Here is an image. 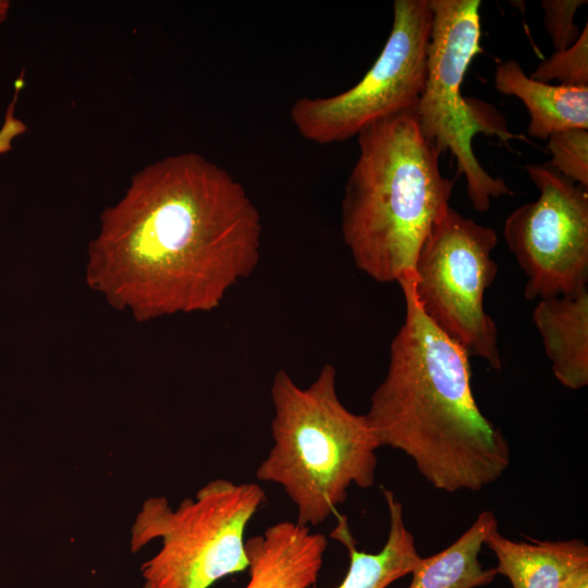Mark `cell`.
Returning a JSON list of instances; mask_svg holds the SVG:
<instances>
[{
	"mask_svg": "<svg viewBox=\"0 0 588 588\" xmlns=\"http://www.w3.org/2000/svg\"><path fill=\"white\" fill-rule=\"evenodd\" d=\"M260 213L243 185L196 152L139 170L100 216L87 285L139 321L211 311L260 259Z\"/></svg>",
	"mask_w": 588,
	"mask_h": 588,
	"instance_id": "6da1fadb",
	"label": "cell"
},
{
	"mask_svg": "<svg viewBox=\"0 0 588 588\" xmlns=\"http://www.w3.org/2000/svg\"><path fill=\"white\" fill-rule=\"evenodd\" d=\"M408 273L404 321L365 414L381 446L405 453L436 489L479 491L510 466V444L480 409L468 353L421 310Z\"/></svg>",
	"mask_w": 588,
	"mask_h": 588,
	"instance_id": "7a4b0ae2",
	"label": "cell"
},
{
	"mask_svg": "<svg viewBox=\"0 0 588 588\" xmlns=\"http://www.w3.org/2000/svg\"><path fill=\"white\" fill-rule=\"evenodd\" d=\"M359 154L342 199L343 241L357 269L380 283L414 271L432 226L450 206L454 182L440 152L402 113L357 135Z\"/></svg>",
	"mask_w": 588,
	"mask_h": 588,
	"instance_id": "3957f363",
	"label": "cell"
},
{
	"mask_svg": "<svg viewBox=\"0 0 588 588\" xmlns=\"http://www.w3.org/2000/svg\"><path fill=\"white\" fill-rule=\"evenodd\" d=\"M271 400L273 445L256 477L282 487L297 509L298 525H320L345 502L352 485L375 483L379 442L366 415L341 402L331 364L305 388L277 371Z\"/></svg>",
	"mask_w": 588,
	"mask_h": 588,
	"instance_id": "277c9868",
	"label": "cell"
},
{
	"mask_svg": "<svg viewBox=\"0 0 588 588\" xmlns=\"http://www.w3.org/2000/svg\"><path fill=\"white\" fill-rule=\"evenodd\" d=\"M265 499L259 485L224 478L175 509L164 497L146 499L132 524L130 547L138 552L159 540L160 548L142 564V588H209L248 568L245 529Z\"/></svg>",
	"mask_w": 588,
	"mask_h": 588,
	"instance_id": "5b68a950",
	"label": "cell"
},
{
	"mask_svg": "<svg viewBox=\"0 0 588 588\" xmlns=\"http://www.w3.org/2000/svg\"><path fill=\"white\" fill-rule=\"evenodd\" d=\"M432 24L427 49L424 89L413 111L422 136L441 154L450 151L457 174L464 175L473 208L490 209L491 201L513 192L502 177L491 175L473 149L478 133L503 142L522 139L513 134L490 105L462 95V84L473 59L480 52L479 0H429Z\"/></svg>",
	"mask_w": 588,
	"mask_h": 588,
	"instance_id": "8992f818",
	"label": "cell"
},
{
	"mask_svg": "<svg viewBox=\"0 0 588 588\" xmlns=\"http://www.w3.org/2000/svg\"><path fill=\"white\" fill-rule=\"evenodd\" d=\"M493 229L449 206L424 242L412 274L415 297L429 320L469 356L502 367L498 328L483 307L495 279Z\"/></svg>",
	"mask_w": 588,
	"mask_h": 588,
	"instance_id": "52a82bcc",
	"label": "cell"
},
{
	"mask_svg": "<svg viewBox=\"0 0 588 588\" xmlns=\"http://www.w3.org/2000/svg\"><path fill=\"white\" fill-rule=\"evenodd\" d=\"M431 24L429 0H395L390 35L363 78L338 95L293 103L290 118L298 134L320 145L339 143L388 118L413 113L424 89Z\"/></svg>",
	"mask_w": 588,
	"mask_h": 588,
	"instance_id": "ba28073f",
	"label": "cell"
},
{
	"mask_svg": "<svg viewBox=\"0 0 588 588\" xmlns=\"http://www.w3.org/2000/svg\"><path fill=\"white\" fill-rule=\"evenodd\" d=\"M536 200L506 218L504 240L527 277L524 295L543 299L588 284V192L549 164H528Z\"/></svg>",
	"mask_w": 588,
	"mask_h": 588,
	"instance_id": "9c48e42d",
	"label": "cell"
},
{
	"mask_svg": "<svg viewBox=\"0 0 588 588\" xmlns=\"http://www.w3.org/2000/svg\"><path fill=\"white\" fill-rule=\"evenodd\" d=\"M328 541L296 522H279L245 540V588H309L319 576Z\"/></svg>",
	"mask_w": 588,
	"mask_h": 588,
	"instance_id": "30bf717a",
	"label": "cell"
},
{
	"mask_svg": "<svg viewBox=\"0 0 588 588\" xmlns=\"http://www.w3.org/2000/svg\"><path fill=\"white\" fill-rule=\"evenodd\" d=\"M556 380L569 390L588 384V286L539 299L532 311Z\"/></svg>",
	"mask_w": 588,
	"mask_h": 588,
	"instance_id": "8fae6325",
	"label": "cell"
},
{
	"mask_svg": "<svg viewBox=\"0 0 588 588\" xmlns=\"http://www.w3.org/2000/svg\"><path fill=\"white\" fill-rule=\"evenodd\" d=\"M495 89L518 98L529 113L528 135L547 139L551 134L588 130V86L543 83L528 76L516 60L495 66Z\"/></svg>",
	"mask_w": 588,
	"mask_h": 588,
	"instance_id": "7c38bea8",
	"label": "cell"
},
{
	"mask_svg": "<svg viewBox=\"0 0 588 588\" xmlns=\"http://www.w3.org/2000/svg\"><path fill=\"white\" fill-rule=\"evenodd\" d=\"M390 527L387 541L377 553L359 551L351 534L346 516H338L330 536L350 554L348 571L336 588H387L411 574L420 560L413 534L404 523L403 505L393 491L383 489Z\"/></svg>",
	"mask_w": 588,
	"mask_h": 588,
	"instance_id": "4fadbf2b",
	"label": "cell"
},
{
	"mask_svg": "<svg viewBox=\"0 0 588 588\" xmlns=\"http://www.w3.org/2000/svg\"><path fill=\"white\" fill-rule=\"evenodd\" d=\"M485 546L497 558V574L513 588H560L569 572L588 564V547L581 539L513 541L495 529Z\"/></svg>",
	"mask_w": 588,
	"mask_h": 588,
	"instance_id": "5bb4252c",
	"label": "cell"
},
{
	"mask_svg": "<svg viewBox=\"0 0 588 588\" xmlns=\"http://www.w3.org/2000/svg\"><path fill=\"white\" fill-rule=\"evenodd\" d=\"M498 529L491 511L481 512L453 543L428 558H420L408 588H477L489 585L498 575L485 568L479 554L488 536Z\"/></svg>",
	"mask_w": 588,
	"mask_h": 588,
	"instance_id": "9a60e30c",
	"label": "cell"
},
{
	"mask_svg": "<svg viewBox=\"0 0 588 588\" xmlns=\"http://www.w3.org/2000/svg\"><path fill=\"white\" fill-rule=\"evenodd\" d=\"M531 78L564 86H588V24L567 49L555 51L538 64Z\"/></svg>",
	"mask_w": 588,
	"mask_h": 588,
	"instance_id": "2e32d148",
	"label": "cell"
},
{
	"mask_svg": "<svg viewBox=\"0 0 588 588\" xmlns=\"http://www.w3.org/2000/svg\"><path fill=\"white\" fill-rule=\"evenodd\" d=\"M548 163L564 177L588 188V130L573 128L551 134Z\"/></svg>",
	"mask_w": 588,
	"mask_h": 588,
	"instance_id": "e0dca14e",
	"label": "cell"
},
{
	"mask_svg": "<svg viewBox=\"0 0 588 588\" xmlns=\"http://www.w3.org/2000/svg\"><path fill=\"white\" fill-rule=\"evenodd\" d=\"M587 3L586 0H544L541 8L544 12V27L555 51L571 47L581 30L575 24L577 10Z\"/></svg>",
	"mask_w": 588,
	"mask_h": 588,
	"instance_id": "ac0fdd59",
	"label": "cell"
},
{
	"mask_svg": "<svg viewBox=\"0 0 588 588\" xmlns=\"http://www.w3.org/2000/svg\"><path fill=\"white\" fill-rule=\"evenodd\" d=\"M19 89H15L14 98L9 105L3 124L0 127V155L12 149L13 140L27 130L26 124L15 117V102Z\"/></svg>",
	"mask_w": 588,
	"mask_h": 588,
	"instance_id": "d6986e66",
	"label": "cell"
},
{
	"mask_svg": "<svg viewBox=\"0 0 588 588\" xmlns=\"http://www.w3.org/2000/svg\"><path fill=\"white\" fill-rule=\"evenodd\" d=\"M560 588H588V564H583L569 572Z\"/></svg>",
	"mask_w": 588,
	"mask_h": 588,
	"instance_id": "ffe728a7",
	"label": "cell"
},
{
	"mask_svg": "<svg viewBox=\"0 0 588 588\" xmlns=\"http://www.w3.org/2000/svg\"><path fill=\"white\" fill-rule=\"evenodd\" d=\"M10 10V2L0 0V25L7 20Z\"/></svg>",
	"mask_w": 588,
	"mask_h": 588,
	"instance_id": "44dd1931",
	"label": "cell"
}]
</instances>
